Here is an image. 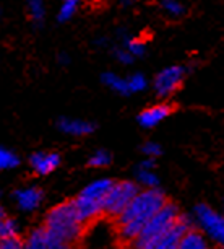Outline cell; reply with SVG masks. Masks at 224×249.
I'll list each match as a JSON object with an SVG mask.
<instances>
[{"label": "cell", "mask_w": 224, "mask_h": 249, "mask_svg": "<svg viewBox=\"0 0 224 249\" xmlns=\"http://www.w3.org/2000/svg\"><path fill=\"white\" fill-rule=\"evenodd\" d=\"M18 233H20V227H18V223L13 218L7 217L2 223H0V241L18 238Z\"/></svg>", "instance_id": "603a6c76"}, {"label": "cell", "mask_w": 224, "mask_h": 249, "mask_svg": "<svg viewBox=\"0 0 224 249\" xmlns=\"http://www.w3.org/2000/svg\"><path fill=\"white\" fill-rule=\"evenodd\" d=\"M57 127L60 132L73 135V137H86L95 132L96 125L86 119H78V117H60L57 121Z\"/></svg>", "instance_id": "7c38bea8"}, {"label": "cell", "mask_w": 224, "mask_h": 249, "mask_svg": "<svg viewBox=\"0 0 224 249\" xmlns=\"http://www.w3.org/2000/svg\"><path fill=\"white\" fill-rule=\"evenodd\" d=\"M137 182L143 189H158V186H160V178H158L155 170H143V168H138Z\"/></svg>", "instance_id": "44dd1931"}, {"label": "cell", "mask_w": 224, "mask_h": 249, "mask_svg": "<svg viewBox=\"0 0 224 249\" xmlns=\"http://www.w3.org/2000/svg\"><path fill=\"white\" fill-rule=\"evenodd\" d=\"M167 204L166 196L160 189H142L130 202L124 213L115 220L120 243L127 246L140 236L146 223Z\"/></svg>", "instance_id": "6da1fadb"}, {"label": "cell", "mask_w": 224, "mask_h": 249, "mask_svg": "<svg viewBox=\"0 0 224 249\" xmlns=\"http://www.w3.org/2000/svg\"><path fill=\"white\" fill-rule=\"evenodd\" d=\"M101 82H102V85L106 88H109L111 91L117 93L120 96H130L127 77H120V75L115 72H102Z\"/></svg>", "instance_id": "9a60e30c"}, {"label": "cell", "mask_w": 224, "mask_h": 249, "mask_svg": "<svg viewBox=\"0 0 224 249\" xmlns=\"http://www.w3.org/2000/svg\"><path fill=\"white\" fill-rule=\"evenodd\" d=\"M57 60H59V64L67 65V64L70 62V55H68L67 53H60V54H59V57H57Z\"/></svg>", "instance_id": "4dcf8cb0"}, {"label": "cell", "mask_w": 224, "mask_h": 249, "mask_svg": "<svg viewBox=\"0 0 224 249\" xmlns=\"http://www.w3.org/2000/svg\"><path fill=\"white\" fill-rule=\"evenodd\" d=\"M112 186H114V181L112 179H109V178H101V179L93 181L88 186L83 187L80 194L88 197V199H93L96 202H102V204H104L106 197L111 192Z\"/></svg>", "instance_id": "5bb4252c"}, {"label": "cell", "mask_w": 224, "mask_h": 249, "mask_svg": "<svg viewBox=\"0 0 224 249\" xmlns=\"http://www.w3.org/2000/svg\"><path fill=\"white\" fill-rule=\"evenodd\" d=\"M43 227L48 230L50 236L70 244H77L81 239L86 225L78 217L73 202L68 200L57 204L46 213Z\"/></svg>", "instance_id": "7a4b0ae2"}, {"label": "cell", "mask_w": 224, "mask_h": 249, "mask_svg": "<svg viewBox=\"0 0 224 249\" xmlns=\"http://www.w3.org/2000/svg\"><path fill=\"white\" fill-rule=\"evenodd\" d=\"M171 114H172V106L169 103L161 101L140 111L137 121L143 129H153L156 125H160L161 122H164Z\"/></svg>", "instance_id": "52a82bcc"}, {"label": "cell", "mask_w": 224, "mask_h": 249, "mask_svg": "<svg viewBox=\"0 0 224 249\" xmlns=\"http://www.w3.org/2000/svg\"><path fill=\"white\" fill-rule=\"evenodd\" d=\"M135 3H137V0H119V5L122 8H132Z\"/></svg>", "instance_id": "1f68e13d"}, {"label": "cell", "mask_w": 224, "mask_h": 249, "mask_svg": "<svg viewBox=\"0 0 224 249\" xmlns=\"http://www.w3.org/2000/svg\"><path fill=\"white\" fill-rule=\"evenodd\" d=\"M127 82H128V90L130 95H137V93L144 91L149 87V82L146 78V75H143L142 72H133L127 75Z\"/></svg>", "instance_id": "7402d4cb"}, {"label": "cell", "mask_w": 224, "mask_h": 249, "mask_svg": "<svg viewBox=\"0 0 224 249\" xmlns=\"http://www.w3.org/2000/svg\"><path fill=\"white\" fill-rule=\"evenodd\" d=\"M189 70L190 69L187 65L182 64H172L161 69L151 82V88L155 90L156 96H160L161 100H167L172 95H176L177 90L184 83Z\"/></svg>", "instance_id": "5b68a950"}, {"label": "cell", "mask_w": 224, "mask_h": 249, "mask_svg": "<svg viewBox=\"0 0 224 249\" xmlns=\"http://www.w3.org/2000/svg\"><path fill=\"white\" fill-rule=\"evenodd\" d=\"M49 249H77V248H75V244L65 243L62 239H57L49 234Z\"/></svg>", "instance_id": "83f0119b"}, {"label": "cell", "mask_w": 224, "mask_h": 249, "mask_svg": "<svg viewBox=\"0 0 224 249\" xmlns=\"http://www.w3.org/2000/svg\"><path fill=\"white\" fill-rule=\"evenodd\" d=\"M190 228H193L192 218L180 215V218L177 220L174 228H172L164 238H161L156 244H153V246L148 249H179V243H180L182 236H184Z\"/></svg>", "instance_id": "9c48e42d"}, {"label": "cell", "mask_w": 224, "mask_h": 249, "mask_svg": "<svg viewBox=\"0 0 224 249\" xmlns=\"http://www.w3.org/2000/svg\"><path fill=\"white\" fill-rule=\"evenodd\" d=\"M180 218L179 209L167 202L162 209L158 212L146 223V227L143 228V231L140 233L138 238H135L132 243L127 244L125 249H148L153 244H156L161 238H164L167 233L174 228V225L177 223V220Z\"/></svg>", "instance_id": "3957f363"}, {"label": "cell", "mask_w": 224, "mask_h": 249, "mask_svg": "<svg viewBox=\"0 0 224 249\" xmlns=\"http://www.w3.org/2000/svg\"><path fill=\"white\" fill-rule=\"evenodd\" d=\"M179 249H209V244L207 236L202 231L195 230L193 227L182 236L179 243Z\"/></svg>", "instance_id": "2e32d148"}, {"label": "cell", "mask_w": 224, "mask_h": 249, "mask_svg": "<svg viewBox=\"0 0 224 249\" xmlns=\"http://www.w3.org/2000/svg\"><path fill=\"white\" fill-rule=\"evenodd\" d=\"M31 23L41 28L46 21V2L44 0H23Z\"/></svg>", "instance_id": "ac0fdd59"}, {"label": "cell", "mask_w": 224, "mask_h": 249, "mask_svg": "<svg viewBox=\"0 0 224 249\" xmlns=\"http://www.w3.org/2000/svg\"><path fill=\"white\" fill-rule=\"evenodd\" d=\"M72 202L75 205V210H77L78 217H80V220L85 225H90L91 222H95L96 218H99L101 215H104V204H102V202L88 199V197L81 194H78Z\"/></svg>", "instance_id": "30bf717a"}, {"label": "cell", "mask_w": 224, "mask_h": 249, "mask_svg": "<svg viewBox=\"0 0 224 249\" xmlns=\"http://www.w3.org/2000/svg\"><path fill=\"white\" fill-rule=\"evenodd\" d=\"M18 164H20V158H18L12 150L0 147V171L13 170Z\"/></svg>", "instance_id": "cb8c5ba5"}, {"label": "cell", "mask_w": 224, "mask_h": 249, "mask_svg": "<svg viewBox=\"0 0 224 249\" xmlns=\"http://www.w3.org/2000/svg\"><path fill=\"white\" fill-rule=\"evenodd\" d=\"M112 161V157L107 150H96L95 153H91L90 160H88V164L91 168H106L109 166Z\"/></svg>", "instance_id": "d4e9b609"}, {"label": "cell", "mask_w": 224, "mask_h": 249, "mask_svg": "<svg viewBox=\"0 0 224 249\" xmlns=\"http://www.w3.org/2000/svg\"><path fill=\"white\" fill-rule=\"evenodd\" d=\"M5 218H7V215H5V210H3L2 207H0V223H2V222H3V220H5ZM0 243H2V241H0Z\"/></svg>", "instance_id": "d6a6232c"}, {"label": "cell", "mask_w": 224, "mask_h": 249, "mask_svg": "<svg viewBox=\"0 0 224 249\" xmlns=\"http://www.w3.org/2000/svg\"><path fill=\"white\" fill-rule=\"evenodd\" d=\"M32 171L39 176H48L60 166V155L55 152H36L30 157Z\"/></svg>", "instance_id": "8fae6325"}, {"label": "cell", "mask_w": 224, "mask_h": 249, "mask_svg": "<svg viewBox=\"0 0 224 249\" xmlns=\"http://www.w3.org/2000/svg\"><path fill=\"white\" fill-rule=\"evenodd\" d=\"M158 7L171 18H182L187 13V7L182 0H158Z\"/></svg>", "instance_id": "ffe728a7"}, {"label": "cell", "mask_w": 224, "mask_h": 249, "mask_svg": "<svg viewBox=\"0 0 224 249\" xmlns=\"http://www.w3.org/2000/svg\"><path fill=\"white\" fill-rule=\"evenodd\" d=\"M111 53H112V55H114V59L117 60V62H119L120 65H125V67H128V65H133V64H135V60H137L132 54L128 53L127 49L122 48L120 44L112 46Z\"/></svg>", "instance_id": "484cf974"}, {"label": "cell", "mask_w": 224, "mask_h": 249, "mask_svg": "<svg viewBox=\"0 0 224 249\" xmlns=\"http://www.w3.org/2000/svg\"><path fill=\"white\" fill-rule=\"evenodd\" d=\"M193 218L205 236L224 248V213L207 204H198L193 209Z\"/></svg>", "instance_id": "8992f818"}, {"label": "cell", "mask_w": 224, "mask_h": 249, "mask_svg": "<svg viewBox=\"0 0 224 249\" xmlns=\"http://www.w3.org/2000/svg\"><path fill=\"white\" fill-rule=\"evenodd\" d=\"M81 3H83V0H60L57 15H55L57 21L68 23L70 20H73V17L80 10Z\"/></svg>", "instance_id": "d6986e66"}, {"label": "cell", "mask_w": 224, "mask_h": 249, "mask_svg": "<svg viewBox=\"0 0 224 249\" xmlns=\"http://www.w3.org/2000/svg\"><path fill=\"white\" fill-rule=\"evenodd\" d=\"M25 249H49V233L44 227H37L31 230L25 238Z\"/></svg>", "instance_id": "e0dca14e"}, {"label": "cell", "mask_w": 224, "mask_h": 249, "mask_svg": "<svg viewBox=\"0 0 224 249\" xmlns=\"http://www.w3.org/2000/svg\"><path fill=\"white\" fill-rule=\"evenodd\" d=\"M0 249H25V244L20 238H13L0 243Z\"/></svg>", "instance_id": "f1b7e54d"}, {"label": "cell", "mask_w": 224, "mask_h": 249, "mask_svg": "<svg viewBox=\"0 0 224 249\" xmlns=\"http://www.w3.org/2000/svg\"><path fill=\"white\" fill-rule=\"evenodd\" d=\"M156 166V160L153 158H144L140 161V166L138 168H143V170H155Z\"/></svg>", "instance_id": "f546056e"}, {"label": "cell", "mask_w": 224, "mask_h": 249, "mask_svg": "<svg viewBox=\"0 0 224 249\" xmlns=\"http://www.w3.org/2000/svg\"><path fill=\"white\" fill-rule=\"evenodd\" d=\"M117 37H119V44L127 49L135 59H140V57H144V55H146L148 44H146V41L142 39V37L132 35V33L128 30H125V28H120L117 31Z\"/></svg>", "instance_id": "4fadbf2b"}, {"label": "cell", "mask_w": 224, "mask_h": 249, "mask_svg": "<svg viewBox=\"0 0 224 249\" xmlns=\"http://www.w3.org/2000/svg\"><path fill=\"white\" fill-rule=\"evenodd\" d=\"M142 153L144 155V158L156 160L162 153V147H161L160 143H156V142H146V143H143Z\"/></svg>", "instance_id": "4316f807"}, {"label": "cell", "mask_w": 224, "mask_h": 249, "mask_svg": "<svg viewBox=\"0 0 224 249\" xmlns=\"http://www.w3.org/2000/svg\"><path fill=\"white\" fill-rule=\"evenodd\" d=\"M140 191L142 189H140L138 182L133 181L114 182L111 192L107 194L104 200V215L117 220L124 213V210L130 205V202L137 197Z\"/></svg>", "instance_id": "277c9868"}, {"label": "cell", "mask_w": 224, "mask_h": 249, "mask_svg": "<svg viewBox=\"0 0 224 249\" xmlns=\"http://www.w3.org/2000/svg\"><path fill=\"white\" fill-rule=\"evenodd\" d=\"M0 17H2V12H0Z\"/></svg>", "instance_id": "836d02e7"}, {"label": "cell", "mask_w": 224, "mask_h": 249, "mask_svg": "<svg viewBox=\"0 0 224 249\" xmlns=\"http://www.w3.org/2000/svg\"><path fill=\"white\" fill-rule=\"evenodd\" d=\"M13 200L23 212H34L44 200V192L36 186H25L13 192Z\"/></svg>", "instance_id": "ba28073f"}]
</instances>
